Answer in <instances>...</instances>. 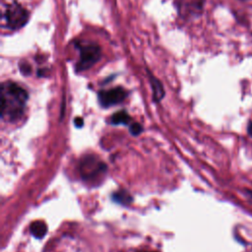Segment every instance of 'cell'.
Returning a JSON list of instances; mask_svg holds the SVG:
<instances>
[{"mask_svg": "<svg viewBox=\"0 0 252 252\" xmlns=\"http://www.w3.org/2000/svg\"><path fill=\"white\" fill-rule=\"evenodd\" d=\"M113 199H114L116 202L124 203V204H126L127 202H130V201H131V197L128 195L127 192H117V193H115V195L113 196Z\"/></svg>", "mask_w": 252, "mask_h": 252, "instance_id": "cell-9", "label": "cell"}, {"mask_svg": "<svg viewBox=\"0 0 252 252\" xmlns=\"http://www.w3.org/2000/svg\"><path fill=\"white\" fill-rule=\"evenodd\" d=\"M151 85H152V87H153L155 100H159V99H161V97H162L163 94H164V92H163L162 86H161V84L159 83V81L157 80L156 78L152 77V78H151Z\"/></svg>", "mask_w": 252, "mask_h": 252, "instance_id": "cell-8", "label": "cell"}, {"mask_svg": "<svg viewBox=\"0 0 252 252\" xmlns=\"http://www.w3.org/2000/svg\"><path fill=\"white\" fill-rule=\"evenodd\" d=\"M248 133H249V135L252 137V121H251V123H250L249 126H248Z\"/></svg>", "mask_w": 252, "mask_h": 252, "instance_id": "cell-13", "label": "cell"}, {"mask_svg": "<svg viewBox=\"0 0 252 252\" xmlns=\"http://www.w3.org/2000/svg\"><path fill=\"white\" fill-rule=\"evenodd\" d=\"M29 17L28 10L18 3L9 4L4 14L7 27L11 30H19L24 27L29 21Z\"/></svg>", "mask_w": 252, "mask_h": 252, "instance_id": "cell-2", "label": "cell"}, {"mask_svg": "<svg viewBox=\"0 0 252 252\" xmlns=\"http://www.w3.org/2000/svg\"><path fill=\"white\" fill-rule=\"evenodd\" d=\"M129 130L132 135H139L142 132V126L139 123H133L130 126Z\"/></svg>", "mask_w": 252, "mask_h": 252, "instance_id": "cell-10", "label": "cell"}, {"mask_svg": "<svg viewBox=\"0 0 252 252\" xmlns=\"http://www.w3.org/2000/svg\"><path fill=\"white\" fill-rule=\"evenodd\" d=\"M130 116L129 114L125 111V110H120L115 112L112 116H111V124L114 125H120V124H127L130 122Z\"/></svg>", "mask_w": 252, "mask_h": 252, "instance_id": "cell-7", "label": "cell"}, {"mask_svg": "<svg viewBox=\"0 0 252 252\" xmlns=\"http://www.w3.org/2000/svg\"><path fill=\"white\" fill-rule=\"evenodd\" d=\"M81 173L84 178L91 179L105 170V165L100 160H96L94 157H86L81 162Z\"/></svg>", "mask_w": 252, "mask_h": 252, "instance_id": "cell-5", "label": "cell"}, {"mask_svg": "<svg viewBox=\"0 0 252 252\" xmlns=\"http://www.w3.org/2000/svg\"><path fill=\"white\" fill-rule=\"evenodd\" d=\"M247 193H249V195L252 197V192L251 191H247Z\"/></svg>", "mask_w": 252, "mask_h": 252, "instance_id": "cell-14", "label": "cell"}, {"mask_svg": "<svg viewBox=\"0 0 252 252\" xmlns=\"http://www.w3.org/2000/svg\"><path fill=\"white\" fill-rule=\"evenodd\" d=\"M75 125H76L77 127H82V126H83V119H82L81 117H77V118L75 119Z\"/></svg>", "mask_w": 252, "mask_h": 252, "instance_id": "cell-12", "label": "cell"}, {"mask_svg": "<svg viewBox=\"0 0 252 252\" xmlns=\"http://www.w3.org/2000/svg\"><path fill=\"white\" fill-rule=\"evenodd\" d=\"M21 71H22V73L25 74V75L30 74V71H31L30 65L27 64V63H22V64H21Z\"/></svg>", "mask_w": 252, "mask_h": 252, "instance_id": "cell-11", "label": "cell"}, {"mask_svg": "<svg viewBox=\"0 0 252 252\" xmlns=\"http://www.w3.org/2000/svg\"><path fill=\"white\" fill-rule=\"evenodd\" d=\"M126 96H127V93L121 87L113 88L106 91H100L97 95L98 101L100 105L103 107H108V106L118 104L121 101H123Z\"/></svg>", "mask_w": 252, "mask_h": 252, "instance_id": "cell-4", "label": "cell"}, {"mask_svg": "<svg viewBox=\"0 0 252 252\" xmlns=\"http://www.w3.org/2000/svg\"><path fill=\"white\" fill-rule=\"evenodd\" d=\"M101 56L100 47L95 43H86L80 46V59L77 64L79 71H84L91 68L96 63Z\"/></svg>", "mask_w": 252, "mask_h": 252, "instance_id": "cell-3", "label": "cell"}, {"mask_svg": "<svg viewBox=\"0 0 252 252\" xmlns=\"http://www.w3.org/2000/svg\"><path fill=\"white\" fill-rule=\"evenodd\" d=\"M47 231V227L45 223L41 220H35L31 224V232L35 238H42Z\"/></svg>", "mask_w": 252, "mask_h": 252, "instance_id": "cell-6", "label": "cell"}, {"mask_svg": "<svg viewBox=\"0 0 252 252\" xmlns=\"http://www.w3.org/2000/svg\"><path fill=\"white\" fill-rule=\"evenodd\" d=\"M25 89L13 82H5L1 86V117L3 120L15 122L25 111L28 101Z\"/></svg>", "mask_w": 252, "mask_h": 252, "instance_id": "cell-1", "label": "cell"}]
</instances>
